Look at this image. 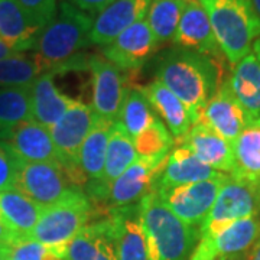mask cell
<instances>
[{"label":"cell","mask_w":260,"mask_h":260,"mask_svg":"<svg viewBox=\"0 0 260 260\" xmlns=\"http://www.w3.org/2000/svg\"><path fill=\"white\" fill-rule=\"evenodd\" d=\"M90 214L91 201L88 195L78 188H73L58 203L42 210L37 225L28 237L45 244L64 259L67 246L87 225Z\"/></svg>","instance_id":"5b68a950"},{"label":"cell","mask_w":260,"mask_h":260,"mask_svg":"<svg viewBox=\"0 0 260 260\" xmlns=\"http://www.w3.org/2000/svg\"><path fill=\"white\" fill-rule=\"evenodd\" d=\"M178 146L188 149L192 155L221 174L232 175L234 169L233 146L229 140L207 127L203 123H195L182 139L177 142Z\"/></svg>","instance_id":"e0dca14e"},{"label":"cell","mask_w":260,"mask_h":260,"mask_svg":"<svg viewBox=\"0 0 260 260\" xmlns=\"http://www.w3.org/2000/svg\"><path fill=\"white\" fill-rule=\"evenodd\" d=\"M234 100L242 107L247 124L260 121V59L249 54L234 65L225 81Z\"/></svg>","instance_id":"ffe728a7"},{"label":"cell","mask_w":260,"mask_h":260,"mask_svg":"<svg viewBox=\"0 0 260 260\" xmlns=\"http://www.w3.org/2000/svg\"><path fill=\"white\" fill-rule=\"evenodd\" d=\"M15 239H16V236L10 232L9 229L6 227V224L0 220V247H3V246L9 244V243L13 242Z\"/></svg>","instance_id":"ab89813d"},{"label":"cell","mask_w":260,"mask_h":260,"mask_svg":"<svg viewBox=\"0 0 260 260\" xmlns=\"http://www.w3.org/2000/svg\"><path fill=\"white\" fill-rule=\"evenodd\" d=\"M22 9L28 15L29 20L39 30L47 26L55 16L58 0H18Z\"/></svg>","instance_id":"d590c367"},{"label":"cell","mask_w":260,"mask_h":260,"mask_svg":"<svg viewBox=\"0 0 260 260\" xmlns=\"http://www.w3.org/2000/svg\"><path fill=\"white\" fill-rule=\"evenodd\" d=\"M23 52H25V49L22 47H19L16 44H12L9 41L0 38V61L5 59V58H9V56L23 54Z\"/></svg>","instance_id":"f35d334b"},{"label":"cell","mask_w":260,"mask_h":260,"mask_svg":"<svg viewBox=\"0 0 260 260\" xmlns=\"http://www.w3.org/2000/svg\"><path fill=\"white\" fill-rule=\"evenodd\" d=\"M39 32L18 0H0V38L28 51L35 48Z\"/></svg>","instance_id":"f1b7e54d"},{"label":"cell","mask_w":260,"mask_h":260,"mask_svg":"<svg viewBox=\"0 0 260 260\" xmlns=\"http://www.w3.org/2000/svg\"><path fill=\"white\" fill-rule=\"evenodd\" d=\"M94 19L68 0L59 2L55 16L37 38V55L54 74L67 71L65 62L90 44Z\"/></svg>","instance_id":"3957f363"},{"label":"cell","mask_w":260,"mask_h":260,"mask_svg":"<svg viewBox=\"0 0 260 260\" xmlns=\"http://www.w3.org/2000/svg\"><path fill=\"white\" fill-rule=\"evenodd\" d=\"M174 140L175 139L168 130L165 123L156 116L148 129L143 130L139 136L133 139V143L139 156H153L160 153H169L175 143Z\"/></svg>","instance_id":"836d02e7"},{"label":"cell","mask_w":260,"mask_h":260,"mask_svg":"<svg viewBox=\"0 0 260 260\" xmlns=\"http://www.w3.org/2000/svg\"><path fill=\"white\" fill-rule=\"evenodd\" d=\"M260 215V184L229 177L200 227V237L217 234L243 218Z\"/></svg>","instance_id":"52a82bcc"},{"label":"cell","mask_w":260,"mask_h":260,"mask_svg":"<svg viewBox=\"0 0 260 260\" xmlns=\"http://www.w3.org/2000/svg\"><path fill=\"white\" fill-rule=\"evenodd\" d=\"M68 2L74 5L75 8L93 16L94 13H100L103 9H106L113 0H68Z\"/></svg>","instance_id":"74e56055"},{"label":"cell","mask_w":260,"mask_h":260,"mask_svg":"<svg viewBox=\"0 0 260 260\" xmlns=\"http://www.w3.org/2000/svg\"><path fill=\"white\" fill-rule=\"evenodd\" d=\"M242 2H247V3H249V2H250V0H242Z\"/></svg>","instance_id":"bcb514c9"},{"label":"cell","mask_w":260,"mask_h":260,"mask_svg":"<svg viewBox=\"0 0 260 260\" xmlns=\"http://www.w3.org/2000/svg\"><path fill=\"white\" fill-rule=\"evenodd\" d=\"M229 177L230 175L224 174L223 177L195 184L153 186L152 191L156 194L159 201L181 221L200 229Z\"/></svg>","instance_id":"ba28073f"},{"label":"cell","mask_w":260,"mask_h":260,"mask_svg":"<svg viewBox=\"0 0 260 260\" xmlns=\"http://www.w3.org/2000/svg\"><path fill=\"white\" fill-rule=\"evenodd\" d=\"M34 120L30 85L0 88V140H6L22 123Z\"/></svg>","instance_id":"f546056e"},{"label":"cell","mask_w":260,"mask_h":260,"mask_svg":"<svg viewBox=\"0 0 260 260\" xmlns=\"http://www.w3.org/2000/svg\"><path fill=\"white\" fill-rule=\"evenodd\" d=\"M140 223L148 243L149 260H189L200 242V229L181 221L153 191L139 203Z\"/></svg>","instance_id":"7a4b0ae2"},{"label":"cell","mask_w":260,"mask_h":260,"mask_svg":"<svg viewBox=\"0 0 260 260\" xmlns=\"http://www.w3.org/2000/svg\"><path fill=\"white\" fill-rule=\"evenodd\" d=\"M152 0H113L94 19L90 44L106 47L126 29L146 18Z\"/></svg>","instance_id":"9a60e30c"},{"label":"cell","mask_w":260,"mask_h":260,"mask_svg":"<svg viewBox=\"0 0 260 260\" xmlns=\"http://www.w3.org/2000/svg\"><path fill=\"white\" fill-rule=\"evenodd\" d=\"M232 146L234 169L230 177L260 184V121L247 124Z\"/></svg>","instance_id":"83f0119b"},{"label":"cell","mask_w":260,"mask_h":260,"mask_svg":"<svg viewBox=\"0 0 260 260\" xmlns=\"http://www.w3.org/2000/svg\"><path fill=\"white\" fill-rule=\"evenodd\" d=\"M246 257H247V254L246 256H233V257H218L215 260H246Z\"/></svg>","instance_id":"ee69618b"},{"label":"cell","mask_w":260,"mask_h":260,"mask_svg":"<svg viewBox=\"0 0 260 260\" xmlns=\"http://www.w3.org/2000/svg\"><path fill=\"white\" fill-rule=\"evenodd\" d=\"M87 70L91 73L94 113L110 121L119 120L127 93L126 81L117 67L102 55L87 56Z\"/></svg>","instance_id":"8fae6325"},{"label":"cell","mask_w":260,"mask_h":260,"mask_svg":"<svg viewBox=\"0 0 260 260\" xmlns=\"http://www.w3.org/2000/svg\"><path fill=\"white\" fill-rule=\"evenodd\" d=\"M168 155L169 153L139 156L109 185L103 201H106L113 210L139 204L140 200L153 189L159 172L167 164Z\"/></svg>","instance_id":"9c48e42d"},{"label":"cell","mask_w":260,"mask_h":260,"mask_svg":"<svg viewBox=\"0 0 260 260\" xmlns=\"http://www.w3.org/2000/svg\"><path fill=\"white\" fill-rule=\"evenodd\" d=\"M158 42L149 28L146 18L121 32L109 45L103 47V56L120 71H135L155 52Z\"/></svg>","instance_id":"4fadbf2b"},{"label":"cell","mask_w":260,"mask_h":260,"mask_svg":"<svg viewBox=\"0 0 260 260\" xmlns=\"http://www.w3.org/2000/svg\"><path fill=\"white\" fill-rule=\"evenodd\" d=\"M155 117L156 114H153L148 99L139 88H129L117 121H120L121 126L132 136V139H135L143 130L148 129Z\"/></svg>","instance_id":"d6a6232c"},{"label":"cell","mask_w":260,"mask_h":260,"mask_svg":"<svg viewBox=\"0 0 260 260\" xmlns=\"http://www.w3.org/2000/svg\"><path fill=\"white\" fill-rule=\"evenodd\" d=\"M139 158L133 139L120 121H114L112 133L109 138V145L106 150V162L103 178L97 182H88L87 191L88 198L103 201L109 185L114 182L127 168Z\"/></svg>","instance_id":"2e32d148"},{"label":"cell","mask_w":260,"mask_h":260,"mask_svg":"<svg viewBox=\"0 0 260 260\" xmlns=\"http://www.w3.org/2000/svg\"><path fill=\"white\" fill-rule=\"evenodd\" d=\"M246 260H260V237L257 239V242L253 244L250 251L247 253Z\"/></svg>","instance_id":"60d3db41"},{"label":"cell","mask_w":260,"mask_h":260,"mask_svg":"<svg viewBox=\"0 0 260 260\" xmlns=\"http://www.w3.org/2000/svg\"><path fill=\"white\" fill-rule=\"evenodd\" d=\"M253 51H254L253 54L260 59V38L256 41V42H254V44H253Z\"/></svg>","instance_id":"7bdbcfd3"},{"label":"cell","mask_w":260,"mask_h":260,"mask_svg":"<svg viewBox=\"0 0 260 260\" xmlns=\"http://www.w3.org/2000/svg\"><path fill=\"white\" fill-rule=\"evenodd\" d=\"M5 142L22 162H49L61 165L49 129L38 121L22 123Z\"/></svg>","instance_id":"7402d4cb"},{"label":"cell","mask_w":260,"mask_h":260,"mask_svg":"<svg viewBox=\"0 0 260 260\" xmlns=\"http://www.w3.org/2000/svg\"><path fill=\"white\" fill-rule=\"evenodd\" d=\"M172 41L181 49L194 51L210 58L221 56V51L214 38L210 18L201 0H186Z\"/></svg>","instance_id":"5bb4252c"},{"label":"cell","mask_w":260,"mask_h":260,"mask_svg":"<svg viewBox=\"0 0 260 260\" xmlns=\"http://www.w3.org/2000/svg\"><path fill=\"white\" fill-rule=\"evenodd\" d=\"M42 210L16 188L0 192V220L16 237H28Z\"/></svg>","instance_id":"484cf974"},{"label":"cell","mask_w":260,"mask_h":260,"mask_svg":"<svg viewBox=\"0 0 260 260\" xmlns=\"http://www.w3.org/2000/svg\"><path fill=\"white\" fill-rule=\"evenodd\" d=\"M139 90L148 99L150 107L156 112L158 117L165 123L174 139L177 142L182 139L194 124L185 104L159 80H153L148 85L139 87Z\"/></svg>","instance_id":"cb8c5ba5"},{"label":"cell","mask_w":260,"mask_h":260,"mask_svg":"<svg viewBox=\"0 0 260 260\" xmlns=\"http://www.w3.org/2000/svg\"><path fill=\"white\" fill-rule=\"evenodd\" d=\"M113 123L114 121L106 120L95 114L93 127L80 148L77 162L81 172L87 179H90V182H97L103 178L106 150L112 133Z\"/></svg>","instance_id":"4316f807"},{"label":"cell","mask_w":260,"mask_h":260,"mask_svg":"<svg viewBox=\"0 0 260 260\" xmlns=\"http://www.w3.org/2000/svg\"><path fill=\"white\" fill-rule=\"evenodd\" d=\"M223 175L224 174L201 162L188 149L177 146L168 155L167 164L159 172L153 186L186 185L215 179Z\"/></svg>","instance_id":"d4e9b609"},{"label":"cell","mask_w":260,"mask_h":260,"mask_svg":"<svg viewBox=\"0 0 260 260\" xmlns=\"http://www.w3.org/2000/svg\"><path fill=\"white\" fill-rule=\"evenodd\" d=\"M62 260H117L110 218L83 227L67 246Z\"/></svg>","instance_id":"44dd1931"},{"label":"cell","mask_w":260,"mask_h":260,"mask_svg":"<svg viewBox=\"0 0 260 260\" xmlns=\"http://www.w3.org/2000/svg\"><path fill=\"white\" fill-rule=\"evenodd\" d=\"M0 260H6V257L3 256V253H2V251H0Z\"/></svg>","instance_id":"f6af8a7d"},{"label":"cell","mask_w":260,"mask_h":260,"mask_svg":"<svg viewBox=\"0 0 260 260\" xmlns=\"http://www.w3.org/2000/svg\"><path fill=\"white\" fill-rule=\"evenodd\" d=\"M30 102L34 120L51 129L77 100L58 90L54 73H44L30 84Z\"/></svg>","instance_id":"603a6c76"},{"label":"cell","mask_w":260,"mask_h":260,"mask_svg":"<svg viewBox=\"0 0 260 260\" xmlns=\"http://www.w3.org/2000/svg\"><path fill=\"white\" fill-rule=\"evenodd\" d=\"M15 188L45 208L58 203L74 186L65 175L64 168L49 162H20Z\"/></svg>","instance_id":"30bf717a"},{"label":"cell","mask_w":260,"mask_h":260,"mask_svg":"<svg viewBox=\"0 0 260 260\" xmlns=\"http://www.w3.org/2000/svg\"><path fill=\"white\" fill-rule=\"evenodd\" d=\"M260 237V215L243 218L217 234L200 237L189 260L246 256Z\"/></svg>","instance_id":"7c38bea8"},{"label":"cell","mask_w":260,"mask_h":260,"mask_svg":"<svg viewBox=\"0 0 260 260\" xmlns=\"http://www.w3.org/2000/svg\"><path fill=\"white\" fill-rule=\"evenodd\" d=\"M186 0H152L146 22L159 44L172 41Z\"/></svg>","instance_id":"1f68e13d"},{"label":"cell","mask_w":260,"mask_h":260,"mask_svg":"<svg viewBox=\"0 0 260 260\" xmlns=\"http://www.w3.org/2000/svg\"><path fill=\"white\" fill-rule=\"evenodd\" d=\"M0 251L6 260H62L52 249L29 237H16Z\"/></svg>","instance_id":"e575fe53"},{"label":"cell","mask_w":260,"mask_h":260,"mask_svg":"<svg viewBox=\"0 0 260 260\" xmlns=\"http://www.w3.org/2000/svg\"><path fill=\"white\" fill-rule=\"evenodd\" d=\"M117 260H149L139 204L114 208L110 215Z\"/></svg>","instance_id":"d6986e66"},{"label":"cell","mask_w":260,"mask_h":260,"mask_svg":"<svg viewBox=\"0 0 260 260\" xmlns=\"http://www.w3.org/2000/svg\"><path fill=\"white\" fill-rule=\"evenodd\" d=\"M44 73H51L45 62L35 54L9 56L0 61V88L2 87H26Z\"/></svg>","instance_id":"4dcf8cb0"},{"label":"cell","mask_w":260,"mask_h":260,"mask_svg":"<svg viewBox=\"0 0 260 260\" xmlns=\"http://www.w3.org/2000/svg\"><path fill=\"white\" fill-rule=\"evenodd\" d=\"M201 3L221 54L232 65L240 62L260 38V20L250 3L242 0H201Z\"/></svg>","instance_id":"277c9868"},{"label":"cell","mask_w":260,"mask_h":260,"mask_svg":"<svg viewBox=\"0 0 260 260\" xmlns=\"http://www.w3.org/2000/svg\"><path fill=\"white\" fill-rule=\"evenodd\" d=\"M198 121L220 135L223 139L229 140L230 143L237 139V136L247 126L242 107L234 100L225 81L205 104Z\"/></svg>","instance_id":"ac0fdd59"},{"label":"cell","mask_w":260,"mask_h":260,"mask_svg":"<svg viewBox=\"0 0 260 260\" xmlns=\"http://www.w3.org/2000/svg\"><path fill=\"white\" fill-rule=\"evenodd\" d=\"M156 80L185 104L194 124L218 90V71L213 58L188 49L177 48L167 52L156 68Z\"/></svg>","instance_id":"6da1fadb"},{"label":"cell","mask_w":260,"mask_h":260,"mask_svg":"<svg viewBox=\"0 0 260 260\" xmlns=\"http://www.w3.org/2000/svg\"><path fill=\"white\" fill-rule=\"evenodd\" d=\"M20 159L5 140H0V192L15 188Z\"/></svg>","instance_id":"8d00e7d4"},{"label":"cell","mask_w":260,"mask_h":260,"mask_svg":"<svg viewBox=\"0 0 260 260\" xmlns=\"http://www.w3.org/2000/svg\"><path fill=\"white\" fill-rule=\"evenodd\" d=\"M94 119L95 113L91 106L75 102L74 106L49 129L65 175L71 185L78 189H81V185L88 184V179L78 167L77 158L83 142L93 127Z\"/></svg>","instance_id":"8992f818"},{"label":"cell","mask_w":260,"mask_h":260,"mask_svg":"<svg viewBox=\"0 0 260 260\" xmlns=\"http://www.w3.org/2000/svg\"><path fill=\"white\" fill-rule=\"evenodd\" d=\"M249 3H250V8L253 10V13L260 20V0H250Z\"/></svg>","instance_id":"b9f144b4"}]
</instances>
